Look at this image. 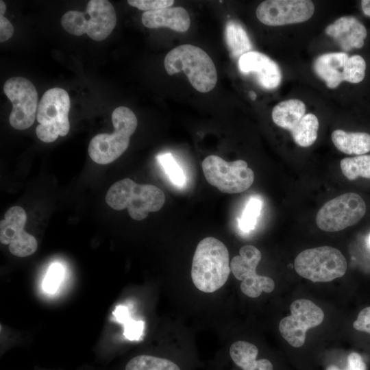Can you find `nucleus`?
Returning <instances> with one entry per match:
<instances>
[{"label":"nucleus","mask_w":370,"mask_h":370,"mask_svg":"<svg viewBox=\"0 0 370 370\" xmlns=\"http://www.w3.org/2000/svg\"><path fill=\"white\" fill-rule=\"evenodd\" d=\"M229 252L219 239L206 237L197 245L192 262L191 278L195 287L213 293L226 282L231 272Z\"/></svg>","instance_id":"f257e3e1"},{"label":"nucleus","mask_w":370,"mask_h":370,"mask_svg":"<svg viewBox=\"0 0 370 370\" xmlns=\"http://www.w3.org/2000/svg\"><path fill=\"white\" fill-rule=\"evenodd\" d=\"M106 203L113 209L127 208L133 219L141 221L151 212L160 210L165 201L164 192L152 184H138L130 178L113 184L106 195Z\"/></svg>","instance_id":"f03ea898"},{"label":"nucleus","mask_w":370,"mask_h":370,"mask_svg":"<svg viewBox=\"0 0 370 370\" xmlns=\"http://www.w3.org/2000/svg\"><path fill=\"white\" fill-rule=\"evenodd\" d=\"M164 64L170 75L184 71L199 92H208L216 86L214 64L208 54L197 46L186 44L175 47L166 54Z\"/></svg>","instance_id":"7ed1b4c3"},{"label":"nucleus","mask_w":370,"mask_h":370,"mask_svg":"<svg viewBox=\"0 0 370 370\" xmlns=\"http://www.w3.org/2000/svg\"><path fill=\"white\" fill-rule=\"evenodd\" d=\"M112 121L114 128L113 133L97 134L89 143V156L99 164H110L124 153L138 124L134 113L125 106L114 110Z\"/></svg>","instance_id":"20e7f679"},{"label":"nucleus","mask_w":370,"mask_h":370,"mask_svg":"<svg viewBox=\"0 0 370 370\" xmlns=\"http://www.w3.org/2000/svg\"><path fill=\"white\" fill-rule=\"evenodd\" d=\"M86 14L69 10L62 17L61 24L69 33L75 36L86 34L96 41L106 38L116 24V15L112 3L106 0H90L88 1Z\"/></svg>","instance_id":"39448f33"},{"label":"nucleus","mask_w":370,"mask_h":370,"mask_svg":"<svg viewBox=\"0 0 370 370\" xmlns=\"http://www.w3.org/2000/svg\"><path fill=\"white\" fill-rule=\"evenodd\" d=\"M70 105L69 94L62 88H51L44 93L36 112L39 125L36 134L40 140L51 143L59 136H64L69 133Z\"/></svg>","instance_id":"423d86ee"},{"label":"nucleus","mask_w":370,"mask_h":370,"mask_svg":"<svg viewBox=\"0 0 370 370\" xmlns=\"http://www.w3.org/2000/svg\"><path fill=\"white\" fill-rule=\"evenodd\" d=\"M295 271L313 282H326L345 275L347 263L337 249L321 246L304 250L295 259Z\"/></svg>","instance_id":"0eeeda50"},{"label":"nucleus","mask_w":370,"mask_h":370,"mask_svg":"<svg viewBox=\"0 0 370 370\" xmlns=\"http://www.w3.org/2000/svg\"><path fill=\"white\" fill-rule=\"evenodd\" d=\"M201 166L206 181L224 193H242L254 181V171L243 160L229 162L218 156L210 155L205 158Z\"/></svg>","instance_id":"6e6552de"},{"label":"nucleus","mask_w":370,"mask_h":370,"mask_svg":"<svg viewBox=\"0 0 370 370\" xmlns=\"http://www.w3.org/2000/svg\"><path fill=\"white\" fill-rule=\"evenodd\" d=\"M366 210V204L358 194L347 193L325 203L317 212L316 223L323 231H341L357 223Z\"/></svg>","instance_id":"1a4fd4ad"},{"label":"nucleus","mask_w":370,"mask_h":370,"mask_svg":"<svg viewBox=\"0 0 370 370\" xmlns=\"http://www.w3.org/2000/svg\"><path fill=\"white\" fill-rule=\"evenodd\" d=\"M262 258L258 249L251 245L243 246L239 255L230 261V269L234 277L241 281V291L249 297H258L262 291L271 293L274 290L275 282L269 277L259 275L256 268Z\"/></svg>","instance_id":"9d476101"},{"label":"nucleus","mask_w":370,"mask_h":370,"mask_svg":"<svg viewBox=\"0 0 370 370\" xmlns=\"http://www.w3.org/2000/svg\"><path fill=\"white\" fill-rule=\"evenodd\" d=\"M3 91L12 103L9 122L16 130H25L34 123L38 108V93L27 79L14 77L4 84Z\"/></svg>","instance_id":"9b49d317"},{"label":"nucleus","mask_w":370,"mask_h":370,"mask_svg":"<svg viewBox=\"0 0 370 370\" xmlns=\"http://www.w3.org/2000/svg\"><path fill=\"white\" fill-rule=\"evenodd\" d=\"M291 315L279 323L282 337L293 347H300L306 341V332L319 325L324 312L314 302L306 299L295 300L290 306Z\"/></svg>","instance_id":"f8f14e48"},{"label":"nucleus","mask_w":370,"mask_h":370,"mask_svg":"<svg viewBox=\"0 0 370 370\" xmlns=\"http://www.w3.org/2000/svg\"><path fill=\"white\" fill-rule=\"evenodd\" d=\"M314 12V3L309 0H267L257 7L256 14L264 25L281 26L306 21Z\"/></svg>","instance_id":"ddd939ff"},{"label":"nucleus","mask_w":370,"mask_h":370,"mask_svg":"<svg viewBox=\"0 0 370 370\" xmlns=\"http://www.w3.org/2000/svg\"><path fill=\"white\" fill-rule=\"evenodd\" d=\"M26 220L25 210L20 206H13L0 222L1 243L8 245L10 253L18 257L33 254L38 247L36 239L24 230Z\"/></svg>","instance_id":"4468645a"},{"label":"nucleus","mask_w":370,"mask_h":370,"mask_svg":"<svg viewBox=\"0 0 370 370\" xmlns=\"http://www.w3.org/2000/svg\"><path fill=\"white\" fill-rule=\"evenodd\" d=\"M239 71L244 74L253 73L259 85L267 90L278 88L282 81L278 64L267 55L251 51L238 59Z\"/></svg>","instance_id":"2eb2a0df"},{"label":"nucleus","mask_w":370,"mask_h":370,"mask_svg":"<svg viewBox=\"0 0 370 370\" xmlns=\"http://www.w3.org/2000/svg\"><path fill=\"white\" fill-rule=\"evenodd\" d=\"M325 32L345 51L361 48L367 35L364 25L352 16H345L336 19L326 27Z\"/></svg>","instance_id":"dca6fc26"},{"label":"nucleus","mask_w":370,"mask_h":370,"mask_svg":"<svg viewBox=\"0 0 370 370\" xmlns=\"http://www.w3.org/2000/svg\"><path fill=\"white\" fill-rule=\"evenodd\" d=\"M141 21L148 28L168 27L181 33L186 32L190 25L189 14L182 7H169L145 12Z\"/></svg>","instance_id":"f3484780"},{"label":"nucleus","mask_w":370,"mask_h":370,"mask_svg":"<svg viewBox=\"0 0 370 370\" xmlns=\"http://www.w3.org/2000/svg\"><path fill=\"white\" fill-rule=\"evenodd\" d=\"M348 58L345 52L322 54L314 60L313 70L328 88H335L344 81L343 68Z\"/></svg>","instance_id":"a211bd4d"},{"label":"nucleus","mask_w":370,"mask_h":370,"mask_svg":"<svg viewBox=\"0 0 370 370\" xmlns=\"http://www.w3.org/2000/svg\"><path fill=\"white\" fill-rule=\"evenodd\" d=\"M258 356L257 347L245 341L233 343L229 349L231 361L241 370H273V365L269 360L258 359Z\"/></svg>","instance_id":"6ab92c4d"},{"label":"nucleus","mask_w":370,"mask_h":370,"mask_svg":"<svg viewBox=\"0 0 370 370\" xmlns=\"http://www.w3.org/2000/svg\"><path fill=\"white\" fill-rule=\"evenodd\" d=\"M332 140L340 151L348 155H364L370 151V134L366 132H347L336 130Z\"/></svg>","instance_id":"aec40b11"},{"label":"nucleus","mask_w":370,"mask_h":370,"mask_svg":"<svg viewBox=\"0 0 370 370\" xmlns=\"http://www.w3.org/2000/svg\"><path fill=\"white\" fill-rule=\"evenodd\" d=\"M306 114L305 103L296 99L282 101L273 107L272 119L278 126L291 131Z\"/></svg>","instance_id":"412c9836"},{"label":"nucleus","mask_w":370,"mask_h":370,"mask_svg":"<svg viewBox=\"0 0 370 370\" xmlns=\"http://www.w3.org/2000/svg\"><path fill=\"white\" fill-rule=\"evenodd\" d=\"M225 38L232 57L240 58L251 51L252 44L243 27L237 21L230 20L226 23Z\"/></svg>","instance_id":"4be33fe9"},{"label":"nucleus","mask_w":370,"mask_h":370,"mask_svg":"<svg viewBox=\"0 0 370 370\" xmlns=\"http://www.w3.org/2000/svg\"><path fill=\"white\" fill-rule=\"evenodd\" d=\"M125 370H183L175 360L159 356L142 354L133 357Z\"/></svg>","instance_id":"5701e85b"},{"label":"nucleus","mask_w":370,"mask_h":370,"mask_svg":"<svg viewBox=\"0 0 370 370\" xmlns=\"http://www.w3.org/2000/svg\"><path fill=\"white\" fill-rule=\"evenodd\" d=\"M319 120L311 113L306 114L290 131L295 143L306 147L312 145L317 138Z\"/></svg>","instance_id":"b1692460"},{"label":"nucleus","mask_w":370,"mask_h":370,"mask_svg":"<svg viewBox=\"0 0 370 370\" xmlns=\"http://www.w3.org/2000/svg\"><path fill=\"white\" fill-rule=\"evenodd\" d=\"M340 166L349 180H355L358 177L370 179V155L345 158L341 160Z\"/></svg>","instance_id":"393cba45"},{"label":"nucleus","mask_w":370,"mask_h":370,"mask_svg":"<svg viewBox=\"0 0 370 370\" xmlns=\"http://www.w3.org/2000/svg\"><path fill=\"white\" fill-rule=\"evenodd\" d=\"M117 320L124 325V335L130 340H138L143 334L144 322L135 321L129 316L128 310L123 306H117L114 311Z\"/></svg>","instance_id":"a878e982"},{"label":"nucleus","mask_w":370,"mask_h":370,"mask_svg":"<svg viewBox=\"0 0 370 370\" xmlns=\"http://www.w3.org/2000/svg\"><path fill=\"white\" fill-rule=\"evenodd\" d=\"M366 62L359 55L348 58L343 68L344 81L356 84L362 82L365 76Z\"/></svg>","instance_id":"bb28decb"},{"label":"nucleus","mask_w":370,"mask_h":370,"mask_svg":"<svg viewBox=\"0 0 370 370\" xmlns=\"http://www.w3.org/2000/svg\"><path fill=\"white\" fill-rule=\"evenodd\" d=\"M158 159L172 183L182 186L186 182V176L173 156L170 153H162Z\"/></svg>","instance_id":"cd10ccee"},{"label":"nucleus","mask_w":370,"mask_h":370,"mask_svg":"<svg viewBox=\"0 0 370 370\" xmlns=\"http://www.w3.org/2000/svg\"><path fill=\"white\" fill-rule=\"evenodd\" d=\"M262 205V201L256 197H252L248 201L239 219V227L242 231L248 232L254 228Z\"/></svg>","instance_id":"c85d7f7f"},{"label":"nucleus","mask_w":370,"mask_h":370,"mask_svg":"<svg viewBox=\"0 0 370 370\" xmlns=\"http://www.w3.org/2000/svg\"><path fill=\"white\" fill-rule=\"evenodd\" d=\"M63 276V267L59 263L51 264L42 282L43 290L49 293H54L60 285Z\"/></svg>","instance_id":"c756f323"},{"label":"nucleus","mask_w":370,"mask_h":370,"mask_svg":"<svg viewBox=\"0 0 370 370\" xmlns=\"http://www.w3.org/2000/svg\"><path fill=\"white\" fill-rule=\"evenodd\" d=\"M127 3L140 10L145 12L171 7L173 0H129Z\"/></svg>","instance_id":"7c9ffc66"},{"label":"nucleus","mask_w":370,"mask_h":370,"mask_svg":"<svg viewBox=\"0 0 370 370\" xmlns=\"http://www.w3.org/2000/svg\"><path fill=\"white\" fill-rule=\"evenodd\" d=\"M355 330L370 334V306L362 309L353 323Z\"/></svg>","instance_id":"2f4dec72"},{"label":"nucleus","mask_w":370,"mask_h":370,"mask_svg":"<svg viewBox=\"0 0 370 370\" xmlns=\"http://www.w3.org/2000/svg\"><path fill=\"white\" fill-rule=\"evenodd\" d=\"M347 370H367L366 364L362 356L356 352H352L347 357Z\"/></svg>","instance_id":"473e14b6"},{"label":"nucleus","mask_w":370,"mask_h":370,"mask_svg":"<svg viewBox=\"0 0 370 370\" xmlns=\"http://www.w3.org/2000/svg\"><path fill=\"white\" fill-rule=\"evenodd\" d=\"M14 27L5 16L0 15V41L5 42L12 37Z\"/></svg>","instance_id":"72a5a7b5"},{"label":"nucleus","mask_w":370,"mask_h":370,"mask_svg":"<svg viewBox=\"0 0 370 370\" xmlns=\"http://www.w3.org/2000/svg\"><path fill=\"white\" fill-rule=\"evenodd\" d=\"M361 8L364 14L370 17V0H362Z\"/></svg>","instance_id":"f704fd0d"},{"label":"nucleus","mask_w":370,"mask_h":370,"mask_svg":"<svg viewBox=\"0 0 370 370\" xmlns=\"http://www.w3.org/2000/svg\"><path fill=\"white\" fill-rule=\"evenodd\" d=\"M6 10V5L3 1H0V15L3 16Z\"/></svg>","instance_id":"c9c22d12"},{"label":"nucleus","mask_w":370,"mask_h":370,"mask_svg":"<svg viewBox=\"0 0 370 370\" xmlns=\"http://www.w3.org/2000/svg\"><path fill=\"white\" fill-rule=\"evenodd\" d=\"M325 370H346V369H341L340 368H338V367H336V365H330L328 366Z\"/></svg>","instance_id":"e433bc0d"},{"label":"nucleus","mask_w":370,"mask_h":370,"mask_svg":"<svg viewBox=\"0 0 370 370\" xmlns=\"http://www.w3.org/2000/svg\"><path fill=\"white\" fill-rule=\"evenodd\" d=\"M249 95H250V97H251L252 99H256V95L254 92H249Z\"/></svg>","instance_id":"4c0bfd02"},{"label":"nucleus","mask_w":370,"mask_h":370,"mask_svg":"<svg viewBox=\"0 0 370 370\" xmlns=\"http://www.w3.org/2000/svg\"><path fill=\"white\" fill-rule=\"evenodd\" d=\"M368 242H369V246H370V236H369V237Z\"/></svg>","instance_id":"58836bf2"}]
</instances>
